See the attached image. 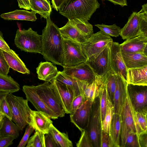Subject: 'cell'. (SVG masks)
<instances>
[{"mask_svg": "<svg viewBox=\"0 0 147 147\" xmlns=\"http://www.w3.org/2000/svg\"><path fill=\"white\" fill-rule=\"evenodd\" d=\"M46 25L42 30L41 54L47 61L63 66L64 55L63 38L59 28L51 20L46 19Z\"/></svg>", "mask_w": 147, "mask_h": 147, "instance_id": "obj_1", "label": "cell"}, {"mask_svg": "<svg viewBox=\"0 0 147 147\" xmlns=\"http://www.w3.org/2000/svg\"><path fill=\"white\" fill-rule=\"evenodd\" d=\"M100 5L97 0H67L59 11L68 20L76 18L88 21Z\"/></svg>", "mask_w": 147, "mask_h": 147, "instance_id": "obj_2", "label": "cell"}, {"mask_svg": "<svg viewBox=\"0 0 147 147\" xmlns=\"http://www.w3.org/2000/svg\"><path fill=\"white\" fill-rule=\"evenodd\" d=\"M120 115L121 141L120 147H125L126 138L129 133H134L138 135L142 133L138 123L136 111L130 99L128 88L125 101Z\"/></svg>", "mask_w": 147, "mask_h": 147, "instance_id": "obj_3", "label": "cell"}, {"mask_svg": "<svg viewBox=\"0 0 147 147\" xmlns=\"http://www.w3.org/2000/svg\"><path fill=\"white\" fill-rule=\"evenodd\" d=\"M6 97L12 112V121L22 131L28 125L30 120L31 110L28 106V101L12 93H8Z\"/></svg>", "mask_w": 147, "mask_h": 147, "instance_id": "obj_4", "label": "cell"}, {"mask_svg": "<svg viewBox=\"0 0 147 147\" xmlns=\"http://www.w3.org/2000/svg\"><path fill=\"white\" fill-rule=\"evenodd\" d=\"M34 87L45 103L58 117L64 116L65 112L61 101L51 82H45Z\"/></svg>", "mask_w": 147, "mask_h": 147, "instance_id": "obj_5", "label": "cell"}, {"mask_svg": "<svg viewBox=\"0 0 147 147\" xmlns=\"http://www.w3.org/2000/svg\"><path fill=\"white\" fill-rule=\"evenodd\" d=\"M14 42L16 47L21 51L41 54V35L31 28L27 30L18 29Z\"/></svg>", "mask_w": 147, "mask_h": 147, "instance_id": "obj_6", "label": "cell"}, {"mask_svg": "<svg viewBox=\"0 0 147 147\" xmlns=\"http://www.w3.org/2000/svg\"><path fill=\"white\" fill-rule=\"evenodd\" d=\"M63 67L77 66L87 61L81 43L70 39L63 38Z\"/></svg>", "mask_w": 147, "mask_h": 147, "instance_id": "obj_7", "label": "cell"}, {"mask_svg": "<svg viewBox=\"0 0 147 147\" xmlns=\"http://www.w3.org/2000/svg\"><path fill=\"white\" fill-rule=\"evenodd\" d=\"M113 42L110 36L100 30L94 33L81 43L83 51L88 60L92 59Z\"/></svg>", "mask_w": 147, "mask_h": 147, "instance_id": "obj_8", "label": "cell"}, {"mask_svg": "<svg viewBox=\"0 0 147 147\" xmlns=\"http://www.w3.org/2000/svg\"><path fill=\"white\" fill-rule=\"evenodd\" d=\"M86 130L94 147H100V137L102 129L98 97L93 103Z\"/></svg>", "mask_w": 147, "mask_h": 147, "instance_id": "obj_9", "label": "cell"}, {"mask_svg": "<svg viewBox=\"0 0 147 147\" xmlns=\"http://www.w3.org/2000/svg\"><path fill=\"white\" fill-rule=\"evenodd\" d=\"M110 62L111 68L116 74L127 81V69L123 59L120 45L113 42L110 47Z\"/></svg>", "mask_w": 147, "mask_h": 147, "instance_id": "obj_10", "label": "cell"}, {"mask_svg": "<svg viewBox=\"0 0 147 147\" xmlns=\"http://www.w3.org/2000/svg\"><path fill=\"white\" fill-rule=\"evenodd\" d=\"M112 43L106 47L94 57L87 60L96 76H103L111 69L110 54Z\"/></svg>", "mask_w": 147, "mask_h": 147, "instance_id": "obj_11", "label": "cell"}, {"mask_svg": "<svg viewBox=\"0 0 147 147\" xmlns=\"http://www.w3.org/2000/svg\"><path fill=\"white\" fill-rule=\"evenodd\" d=\"M63 68L62 71L64 74L88 83L92 82L96 76L88 61L77 66Z\"/></svg>", "mask_w": 147, "mask_h": 147, "instance_id": "obj_12", "label": "cell"}, {"mask_svg": "<svg viewBox=\"0 0 147 147\" xmlns=\"http://www.w3.org/2000/svg\"><path fill=\"white\" fill-rule=\"evenodd\" d=\"M22 90L26 95V99L33 105L38 111L46 113L51 119H55L58 118L39 96L34 86L24 85Z\"/></svg>", "mask_w": 147, "mask_h": 147, "instance_id": "obj_13", "label": "cell"}, {"mask_svg": "<svg viewBox=\"0 0 147 147\" xmlns=\"http://www.w3.org/2000/svg\"><path fill=\"white\" fill-rule=\"evenodd\" d=\"M93 102L86 100L72 115L71 122L81 131L86 129Z\"/></svg>", "mask_w": 147, "mask_h": 147, "instance_id": "obj_14", "label": "cell"}, {"mask_svg": "<svg viewBox=\"0 0 147 147\" xmlns=\"http://www.w3.org/2000/svg\"><path fill=\"white\" fill-rule=\"evenodd\" d=\"M120 45L122 53H142L147 55V37L140 35L126 40Z\"/></svg>", "mask_w": 147, "mask_h": 147, "instance_id": "obj_15", "label": "cell"}, {"mask_svg": "<svg viewBox=\"0 0 147 147\" xmlns=\"http://www.w3.org/2000/svg\"><path fill=\"white\" fill-rule=\"evenodd\" d=\"M52 123V121L46 113L41 111L31 110L28 125L32 127L35 131L44 134H47Z\"/></svg>", "mask_w": 147, "mask_h": 147, "instance_id": "obj_16", "label": "cell"}, {"mask_svg": "<svg viewBox=\"0 0 147 147\" xmlns=\"http://www.w3.org/2000/svg\"><path fill=\"white\" fill-rule=\"evenodd\" d=\"M127 86V82L116 74V86L113 100L114 113L120 114L126 97Z\"/></svg>", "mask_w": 147, "mask_h": 147, "instance_id": "obj_17", "label": "cell"}, {"mask_svg": "<svg viewBox=\"0 0 147 147\" xmlns=\"http://www.w3.org/2000/svg\"><path fill=\"white\" fill-rule=\"evenodd\" d=\"M50 82L53 84L58 94L65 113L70 114L72 103L75 97L73 90L66 85L55 79Z\"/></svg>", "mask_w": 147, "mask_h": 147, "instance_id": "obj_18", "label": "cell"}, {"mask_svg": "<svg viewBox=\"0 0 147 147\" xmlns=\"http://www.w3.org/2000/svg\"><path fill=\"white\" fill-rule=\"evenodd\" d=\"M140 35L138 12H133L121 30L120 36L123 39L127 40Z\"/></svg>", "mask_w": 147, "mask_h": 147, "instance_id": "obj_19", "label": "cell"}, {"mask_svg": "<svg viewBox=\"0 0 147 147\" xmlns=\"http://www.w3.org/2000/svg\"><path fill=\"white\" fill-rule=\"evenodd\" d=\"M54 79L71 88L74 92L75 97L80 94H83L85 87L88 83L67 75L62 71H59Z\"/></svg>", "mask_w": 147, "mask_h": 147, "instance_id": "obj_20", "label": "cell"}, {"mask_svg": "<svg viewBox=\"0 0 147 147\" xmlns=\"http://www.w3.org/2000/svg\"><path fill=\"white\" fill-rule=\"evenodd\" d=\"M122 54L127 69L147 66V55L144 53H122Z\"/></svg>", "mask_w": 147, "mask_h": 147, "instance_id": "obj_21", "label": "cell"}, {"mask_svg": "<svg viewBox=\"0 0 147 147\" xmlns=\"http://www.w3.org/2000/svg\"><path fill=\"white\" fill-rule=\"evenodd\" d=\"M38 78L45 82H51L58 73L57 67L48 61L41 62L36 68Z\"/></svg>", "mask_w": 147, "mask_h": 147, "instance_id": "obj_22", "label": "cell"}, {"mask_svg": "<svg viewBox=\"0 0 147 147\" xmlns=\"http://www.w3.org/2000/svg\"><path fill=\"white\" fill-rule=\"evenodd\" d=\"M128 84L134 85L147 86V66L127 69Z\"/></svg>", "mask_w": 147, "mask_h": 147, "instance_id": "obj_23", "label": "cell"}, {"mask_svg": "<svg viewBox=\"0 0 147 147\" xmlns=\"http://www.w3.org/2000/svg\"><path fill=\"white\" fill-rule=\"evenodd\" d=\"M2 52L10 68L23 74H29L30 72L24 63L13 50L10 53L2 50Z\"/></svg>", "mask_w": 147, "mask_h": 147, "instance_id": "obj_24", "label": "cell"}, {"mask_svg": "<svg viewBox=\"0 0 147 147\" xmlns=\"http://www.w3.org/2000/svg\"><path fill=\"white\" fill-rule=\"evenodd\" d=\"M130 91H129L130 99L135 111L147 110L146 89L139 91L132 90Z\"/></svg>", "mask_w": 147, "mask_h": 147, "instance_id": "obj_25", "label": "cell"}, {"mask_svg": "<svg viewBox=\"0 0 147 147\" xmlns=\"http://www.w3.org/2000/svg\"><path fill=\"white\" fill-rule=\"evenodd\" d=\"M36 13L32 11L16 9L14 11L1 14L0 16L3 19L7 20H22L35 21L37 18Z\"/></svg>", "mask_w": 147, "mask_h": 147, "instance_id": "obj_26", "label": "cell"}, {"mask_svg": "<svg viewBox=\"0 0 147 147\" xmlns=\"http://www.w3.org/2000/svg\"><path fill=\"white\" fill-rule=\"evenodd\" d=\"M63 38L70 39L80 43L85 41V37L68 20L66 24L59 28Z\"/></svg>", "mask_w": 147, "mask_h": 147, "instance_id": "obj_27", "label": "cell"}, {"mask_svg": "<svg viewBox=\"0 0 147 147\" xmlns=\"http://www.w3.org/2000/svg\"><path fill=\"white\" fill-rule=\"evenodd\" d=\"M103 80V76H96L95 79L92 82L86 84L83 92V95L86 100L93 102L98 96L100 87Z\"/></svg>", "mask_w": 147, "mask_h": 147, "instance_id": "obj_28", "label": "cell"}, {"mask_svg": "<svg viewBox=\"0 0 147 147\" xmlns=\"http://www.w3.org/2000/svg\"><path fill=\"white\" fill-rule=\"evenodd\" d=\"M31 10L45 19L50 16L52 8L50 2L47 0H29Z\"/></svg>", "mask_w": 147, "mask_h": 147, "instance_id": "obj_29", "label": "cell"}, {"mask_svg": "<svg viewBox=\"0 0 147 147\" xmlns=\"http://www.w3.org/2000/svg\"><path fill=\"white\" fill-rule=\"evenodd\" d=\"M121 128L120 115L114 113L111 123L110 135L115 147H120Z\"/></svg>", "mask_w": 147, "mask_h": 147, "instance_id": "obj_30", "label": "cell"}, {"mask_svg": "<svg viewBox=\"0 0 147 147\" xmlns=\"http://www.w3.org/2000/svg\"><path fill=\"white\" fill-rule=\"evenodd\" d=\"M18 83L11 76L0 74V91L13 93L19 91Z\"/></svg>", "mask_w": 147, "mask_h": 147, "instance_id": "obj_31", "label": "cell"}, {"mask_svg": "<svg viewBox=\"0 0 147 147\" xmlns=\"http://www.w3.org/2000/svg\"><path fill=\"white\" fill-rule=\"evenodd\" d=\"M20 130L18 127L12 120L5 117L0 129V137L12 136L16 139L19 136Z\"/></svg>", "mask_w": 147, "mask_h": 147, "instance_id": "obj_32", "label": "cell"}, {"mask_svg": "<svg viewBox=\"0 0 147 147\" xmlns=\"http://www.w3.org/2000/svg\"><path fill=\"white\" fill-rule=\"evenodd\" d=\"M109 96L108 92L105 75L102 83L100 85L98 95L101 123L104 118L106 111L107 99Z\"/></svg>", "mask_w": 147, "mask_h": 147, "instance_id": "obj_33", "label": "cell"}, {"mask_svg": "<svg viewBox=\"0 0 147 147\" xmlns=\"http://www.w3.org/2000/svg\"><path fill=\"white\" fill-rule=\"evenodd\" d=\"M87 39L94 34L92 25L88 21L75 18L68 20Z\"/></svg>", "mask_w": 147, "mask_h": 147, "instance_id": "obj_34", "label": "cell"}, {"mask_svg": "<svg viewBox=\"0 0 147 147\" xmlns=\"http://www.w3.org/2000/svg\"><path fill=\"white\" fill-rule=\"evenodd\" d=\"M49 133L53 136L59 147L73 146L72 143L69 139L67 134L59 131L53 123L51 125Z\"/></svg>", "mask_w": 147, "mask_h": 147, "instance_id": "obj_35", "label": "cell"}, {"mask_svg": "<svg viewBox=\"0 0 147 147\" xmlns=\"http://www.w3.org/2000/svg\"><path fill=\"white\" fill-rule=\"evenodd\" d=\"M114 113V106L109 96L107 99V109L105 116L101 123L102 129L110 134L111 123Z\"/></svg>", "mask_w": 147, "mask_h": 147, "instance_id": "obj_36", "label": "cell"}, {"mask_svg": "<svg viewBox=\"0 0 147 147\" xmlns=\"http://www.w3.org/2000/svg\"><path fill=\"white\" fill-rule=\"evenodd\" d=\"M105 77L107 90L113 102L116 86V74L111 69L105 75Z\"/></svg>", "mask_w": 147, "mask_h": 147, "instance_id": "obj_37", "label": "cell"}, {"mask_svg": "<svg viewBox=\"0 0 147 147\" xmlns=\"http://www.w3.org/2000/svg\"><path fill=\"white\" fill-rule=\"evenodd\" d=\"M138 13L140 35L147 37V4L142 5V8Z\"/></svg>", "mask_w": 147, "mask_h": 147, "instance_id": "obj_38", "label": "cell"}, {"mask_svg": "<svg viewBox=\"0 0 147 147\" xmlns=\"http://www.w3.org/2000/svg\"><path fill=\"white\" fill-rule=\"evenodd\" d=\"M95 26L98 28L100 30L104 33L109 36L117 37L120 36L121 28L115 24L109 25L102 24H96Z\"/></svg>", "mask_w": 147, "mask_h": 147, "instance_id": "obj_39", "label": "cell"}, {"mask_svg": "<svg viewBox=\"0 0 147 147\" xmlns=\"http://www.w3.org/2000/svg\"><path fill=\"white\" fill-rule=\"evenodd\" d=\"M45 134L35 131L34 134L29 138L26 147H45Z\"/></svg>", "mask_w": 147, "mask_h": 147, "instance_id": "obj_40", "label": "cell"}, {"mask_svg": "<svg viewBox=\"0 0 147 147\" xmlns=\"http://www.w3.org/2000/svg\"><path fill=\"white\" fill-rule=\"evenodd\" d=\"M147 110L136 111L138 123L142 133L147 132Z\"/></svg>", "mask_w": 147, "mask_h": 147, "instance_id": "obj_41", "label": "cell"}, {"mask_svg": "<svg viewBox=\"0 0 147 147\" xmlns=\"http://www.w3.org/2000/svg\"><path fill=\"white\" fill-rule=\"evenodd\" d=\"M80 139L76 144L77 147H93L94 146L87 130L81 131Z\"/></svg>", "mask_w": 147, "mask_h": 147, "instance_id": "obj_42", "label": "cell"}, {"mask_svg": "<svg viewBox=\"0 0 147 147\" xmlns=\"http://www.w3.org/2000/svg\"><path fill=\"white\" fill-rule=\"evenodd\" d=\"M100 147H115L110 135L102 129L100 137Z\"/></svg>", "mask_w": 147, "mask_h": 147, "instance_id": "obj_43", "label": "cell"}, {"mask_svg": "<svg viewBox=\"0 0 147 147\" xmlns=\"http://www.w3.org/2000/svg\"><path fill=\"white\" fill-rule=\"evenodd\" d=\"M6 95L3 97L1 102L0 112L3 114L5 117L12 120V112L6 98Z\"/></svg>", "mask_w": 147, "mask_h": 147, "instance_id": "obj_44", "label": "cell"}, {"mask_svg": "<svg viewBox=\"0 0 147 147\" xmlns=\"http://www.w3.org/2000/svg\"><path fill=\"white\" fill-rule=\"evenodd\" d=\"M140 147L138 135L136 133H129L127 136L125 147Z\"/></svg>", "mask_w": 147, "mask_h": 147, "instance_id": "obj_45", "label": "cell"}, {"mask_svg": "<svg viewBox=\"0 0 147 147\" xmlns=\"http://www.w3.org/2000/svg\"><path fill=\"white\" fill-rule=\"evenodd\" d=\"M86 100L83 94H80L75 97L72 103L70 115L72 114Z\"/></svg>", "mask_w": 147, "mask_h": 147, "instance_id": "obj_46", "label": "cell"}, {"mask_svg": "<svg viewBox=\"0 0 147 147\" xmlns=\"http://www.w3.org/2000/svg\"><path fill=\"white\" fill-rule=\"evenodd\" d=\"M34 130L32 127L28 125L26 128L24 134L17 147H25L28 143L30 135Z\"/></svg>", "mask_w": 147, "mask_h": 147, "instance_id": "obj_47", "label": "cell"}, {"mask_svg": "<svg viewBox=\"0 0 147 147\" xmlns=\"http://www.w3.org/2000/svg\"><path fill=\"white\" fill-rule=\"evenodd\" d=\"M9 69L2 50L0 49V74L7 75L9 72Z\"/></svg>", "mask_w": 147, "mask_h": 147, "instance_id": "obj_48", "label": "cell"}, {"mask_svg": "<svg viewBox=\"0 0 147 147\" xmlns=\"http://www.w3.org/2000/svg\"><path fill=\"white\" fill-rule=\"evenodd\" d=\"M45 147H59L53 136L49 133L44 135Z\"/></svg>", "mask_w": 147, "mask_h": 147, "instance_id": "obj_49", "label": "cell"}, {"mask_svg": "<svg viewBox=\"0 0 147 147\" xmlns=\"http://www.w3.org/2000/svg\"><path fill=\"white\" fill-rule=\"evenodd\" d=\"M15 138L12 136L0 137V147H8L11 145Z\"/></svg>", "mask_w": 147, "mask_h": 147, "instance_id": "obj_50", "label": "cell"}, {"mask_svg": "<svg viewBox=\"0 0 147 147\" xmlns=\"http://www.w3.org/2000/svg\"><path fill=\"white\" fill-rule=\"evenodd\" d=\"M0 49L9 53L12 52V50L11 49L8 44L4 39L3 34L0 31Z\"/></svg>", "mask_w": 147, "mask_h": 147, "instance_id": "obj_51", "label": "cell"}, {"mask_svg": "<svg viewBox=\"0 0 147 147\" xmlns=\"http://www.w3.org/2000/svg\"><path fill=\"white\" fill-rule=\"evenodd\" d=\"M147 132L142 133L138 135L140 147H147Z\"/></svg>", "mask_w": 147, "mask_h": 147, "instance_id": "obj_52", "label": "cell"}, {"mask_svg": "<svg viewBox=\"0 0 147 147\" xmlns=\"http://www.w3.org/2000/svg\"><path fill=\"white\" fill-rule=\"evenodd\" d=\"M67 0H51L52 7L57 11Z\"/></svg>", "mask_w": 147, "mask_h": 147, "instance_id": "obj_53", "label": "cell"}, {"mask_svg": "<svg viewBox=\"0 0 147 147\" xmlns=\"http://www.w3.org/2000/svg\"><path fill=\"white\" fill-rule=\"evenodd\" d=\"M19 7L26 10H31L29 0H17Z\"/></svg>", "mask_w": 147, "mask_h": 147, "instance_id": "obj_54", "label": "cell"}, {"mask_svg": "<svg viewBox=\"0 0 147 147\" xmlns=\"http://www.w3.org/2000/svg\"><path fill=\"white\" fill-rule=\"evenodd\" d=\"M110 1L115 5H118L122 7L127 5V0H102Z\"/></svg>", "mask_w": 147, "mask_h": 147, "instance_id": "obj_55", "label": "cell"}, {"mask_svg": "<svg viewBox=\"0 0 147 147\" xmlns=\"http://www.w3.org/2000/svg\"><path fill=\"white\" fill-rule=\"evenodd\" d=\"M8 93H9L5 92L0 91V104L3 97Z\"/></svg>", "mask_w": 147, "mask_h": 147, "instance_id": "obj_56", "label": "cell"}, {"mask_svg": "<svg viewBox=\"0 0 147 147\" xmlns=\"http://www.w3.org/2000/svg\"><path fill=\"white\" fill-rule=\"evenodd\" d=\"M4 117L5 116L3 114L0 112V129L2 127L3 119Z\"/></svg>", "mask_w": 147, "mask_h": 147, "instance_id": "obj_57", "label": "cell"}]
</instances>
